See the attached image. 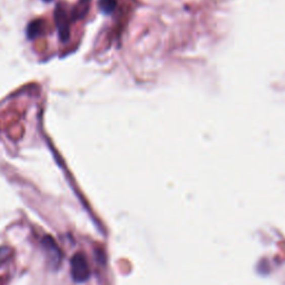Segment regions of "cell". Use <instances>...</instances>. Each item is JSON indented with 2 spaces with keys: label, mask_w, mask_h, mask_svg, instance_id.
Listing matches in <instances>:
<instances>
[{
  "label": "cell",
  "mask_w": 285,
  "mask_h": 285,
  "mask_svg": "<svg viewBox=\"0 0 285 285\" xmlns=\"http://www.w3.org/2000/svg\"><path fill=\"white\" fill-rule=\"evenodd\" d=\"M70 274L72 276V280L78 283L87 281L89 276H91V269H89L87 259L84 253L78 252L71 258Z\"/></svg>",
  "instance_id": "6da1fadb"
},
{
  "label": "cell",
  "mask_w": 285,
  "mask_h": 285,
  "mask_svg": "<svg viewBox=\"0 0 285 285\" xmlns=\"http://www.w3.org/2000/svg\"><path fill=\"white\" fill-rule=\"evenodd\" d=\"M42 245H43L44 253H45V255H46V259L48 261L49 266L54 270L58 269L63 256H61V252H60L57 243L55 242V239L52 236L47 235L43 238Z\"/></svg>",
  "instance_id": "7a4b0ae2"
},
{
  "label": "cell",
  "mask_w": 285,
  "mask_h": 285,
  "mask_svg": "<svg viewBox=\"0 0 285 285\" xmlns=\"http://www.w3.org/2000/svg\"><path fill=\"white\" fill-rule=\"evenodd\" d=\"M55 21L56 26H57L60 40L67 42L69 39V26L71 18H69V15L67 13L63 4L58 5L55 9Z\"/></svg>",
  "instance_id": "3957f363"
},
{
  "label": "cell",
  "mask_w": 285,
  "mask_h": 285,
  "mask_svg": "<svg viewBox=\"0 0 285 285\" xmlns=\"http://www.w3.org/2000/svg\"><path fill=\"white\" fill-rule=\"evenodd\" d=\"M89 5H91V0H79L78 4L76 5V7L71 11L70 15L71 20L82 19L83 17L87 14V11L89 9Z\"/></svg>",
  "instance_id": "277c9868"
},
{
  "label": "cell",
  "mask_w": 285,
  "mask_h": 285,
  "mask_svg": "<svg viewBox=\"0 0 285 285\" xmlns=\"http://www.w3.org/2000/svg\"><path fill=\"white\" fill-rule=\"evenodd\" d=\"M44 30V24L40 20H35L30 22L27 27V37L33 40L42 35V31Z\"/></svg>",
  "instance_id": "5b68a950"
},
{
  "label": "cell",
  "mask_w": 285,
  "mask_h": 285,
  "mask_svg": "<svg viewBox=\"0 0 285 285\" xmlns=\"http://www.w3.org/2000/svg\"><path fill=\"white\" fill-rule=\"evenodd\" d=\"M99 7L104 14H111L116 8V0H99Z\"/></svg>",
  "instance_id": "8992f818"
},
{
  "label": "cell",
  "mask_w": 285,
  "mask_h": 285,
  "mask_svg": "<svg viewBox=\"0 0 285 285\" xmlns=\"http://www.w3.org/2000/svg\"><path fill=\"white\" fill-rule=\"evenodd\" d=\"M44 2H46V3H49V2H52V0H44Z\"/></svg>",
  "instance_id": "52a82bcc"
}]
</instances>
